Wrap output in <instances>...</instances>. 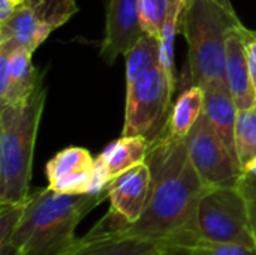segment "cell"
<instances>
[{"instance_id": "cell-1", "label": "cell", "mask_w": 256, "mask_h": 255, "mask_svg": "<svg viewBox=\"0 0 256 255\" xmlns=\"http://www.w3.org/2000/svg\"><path fill=\"white\" fill-rule=\"evenodd\" d=\"M146 162L152 173L146 209L135 224L122 227V231L180 246L195 245L200 240L196 210L208 186L190 161L186 140L171 135L166 126L150 143Z\"/></svg>"}, {"instance_id": "cell-2", "label": "cell", "mask_w": 256, "mask_h": 255, "mask_svg": "<svg viewBox=\"0 0 256 255\" xmlns=\"http://www.w3.org/2000/svg\"><path fill=\"white\" fill-rule=\"evenodd\" d=\"M105 200L108 189L98 194L39 189L30 195L26 215L9 243L18 255H64L78 239V224Z\"/></svg>"}, {"instance_id": "cell-3", "label": "cell", "mask_w": 256, "mask_h": 255, "mask_svg": "<svg viewBox=\"0 0 256 255\" xmlns=\"http://www.w3.org/2000/svg\"><path fill=\"white\" fill-rule=\"evenodd\" d=\"M46 89L40 81L30 99L0 107V204L24 201L32 179L33 152Z\"/></svg>"}, {"instance_id": "cell-4", "label": "cell", "mask_w": 256, "mask_h": 255, "mask_svg": "<svg viewBox=\"0 0 256 255\" xmlns=\"http://www.w3.org/2000/svg\"><path fill=\"white\" fill-rule=\"evenodd\" d=\"M238 26H242L240 18L214 0H188L178 33L189 45L192 86L204 89L214 80L226 81V41L230 32Z\"/></svg>"}, {"instance_id": "cell-5", "label": "cell", "mask_w": 256, "mask_h": 255, "mask_svg": "<svg viewBox=\"0 0 256 255\" xmlns=\"http://www.w3.org/2000/svg\"><path fill=\"white\" fill-rule=\"evenodd\" d=\"M174 90L160 63L128 86L123 137L156 140L168 126Z\"/></svg>"}, {"instance_id": "cell-6", "label": "cell", "mask_w": 256, "mask_h": 255, "mask_svg": "<svg viewBox=\"0 0 256 255\" xmlns=\"http://www.w3.org/2000/svg\"><path fill=\"white\" fill-rule=\"evenodd\" d=\"M200 240L256 246V240L238 186L208 188L196 210Z\"/></svg>"}, {"instance_id": "cell-7", "label": "cell", "mask_w": 256, "mask_h": 255, "mask_svg": "<svg viewBox=\"0 0 256 255\" xmlns=\"http://www.w3.org/2000/svg\"><path fill=\"white\" fill-rule=\"evenodd\" d=\"M184 140L190 161L208 188L237 186L243 168L204 113Z\"/></svg>"}, {"instance_id": "cell-8", "label": "cell", "mask_w": 256, "mask_h": 255, "mask_svg": "<svg viewBox=\"0 0 256 255\" xmlns=\"http://www.w3.org/2000/svg\"><path fill=\"white\" fill-rule=\"evenodd\" d=\"M129 225L112 209L82 237H78L64 255H160L172 246L168 240L146 239L122 231Z\"/></svg>"}, {"instance_id": "cell-9", "label": "cell", "mask_w": 256, "mask_h": 255, "mask_svg": "<svg viewBox=\"0 0 256 255\" xmlns=\"http://www.w3.org/2000/svg\"><path fill=\"white\" fill-rule=\"evenodd\" d=\"M48 188L62 194H98L108 189L102 165L82 147L58 152L45 168Z\"/></svg>"}, {"instance_id": "cell-10", "label": "cell", "mask_w": 256, "mask_h": 255, "mask_svg": "<svg viewBox=\"0 0 256 255\" xmlns=\"http://www.w3.org/2000/svg\"><path fill=\"white\" fill-rule=\"evenodd\" d=\"M140 21V0H108L106 30L100 47V56L106 63H114L120 54H126L142 36Z\"/></svg>"}, {"instance_id": "cell-11", "label": "cell", "mask_w": 256, "mask_h": 255, "mask_svg": "<svg viewBox=\"0 0 256 255\" xmlns=\"http://www.w3.org/2000/svg\"><path fill=\"white\" fill-rule=\"evenodd\" d=\"M152 173L147 162H141L116 176L108 183V200L117 215L129 225L135 224L147 204L150 194Z\"/></svg>"}, {"instance_id": "cell-12", "label": "cell", "mask_w": 256, "mask_h": 255, "mask_svg": "<svg viewBox=\"0 0 256 255\" xmlns=\"http://www.w3.org/2000/svg\"><path fill=\"white\" fill-rule=\"evenodd\" d=\"M40 81L42 75L32 65V53L0 50V107L27 102Z\"/></svg>"}, {"instance_id": "cell-13", "label": "cell", "mask_w": 256, "mask_h": 255, "mask_svg": "<svg viewBox=\"0 0 256 255\" xmlns=\"http://www.w3.org/2000/svg\"><path fill=\"white\" fill-rule=\"evenodd\" d=\"M51 32L52 29L22 3L4 23H0V50L9 53L26 50L33 54Z\"/></svg>"}, {"instance_id": "cell-14", "label": "cell", "mask_w": 256, "mask_h": 255, "mask_svg": "<svg viewBox=\"0 0 256 255\" xmlns=\"http://www.w3.org/2000/svg\"><path fill=\"white\" fill-rule=\"evenodd\" d=\"M242 26L234 27L226 41V83L237 108L246 110L256 104V90L249 72L248 50L240 30Z\"/></svg>"}, {"instance_id": "cell-15", "label": "cell", "mask_w": 256, "mask_h": 255, "mask_svg": "<svg viewBox=\"0 0 256 255\" xmlns=\"http://www.w3.org/2000/svg\"><path fill=\"white\" fill-rule=\"evenodd\" d=\"M216 132L228 149L237 156L236 150V120L238 108L224 80H214L204 87V111ZM238 159V156H237Z\"/></svg>"}, {"instance_id": "cell-16", "label": "cell", "mask_w": 256, "mask_h": 255, "mask_svg": "<svg viewBox=\"0 0 256 255\" xmlns=\"http://www.w3.org/2000/svg\"><path fill=\"white\" fill-rule=\"evenodd\" d=\"M150 149V141L144 137H122L108 144L96 158L106 173L110 182L126 170L146 162Z\"/></svg>"}, {"instance_id": "cell-17", "label": "cell", "mask_w": 256, "mask_h": 255, "mask_svg": "<svg viewBox=\"0 0 256 255\" xmlns=\"http://www.w3.org/2000/svg\"><path fill=\"white\" fill-rule=\"evenodd\" d=\"M204 111V89L190 86L176 101L171 108L168 131L177 138H184Z\"/></svg>"}, {"instance_id": "cell-18", "label": "cell", "mask_w": 256, "mask_h": 255, "mask_svg": "<svg viewBox=\"0 0 256 255\" xmlns=\"http://www.w3.org/2000/svg\"><path fill=\"white\" fill-rule=\"evenodd\" d=\"M126 83L134 84L147 71L159 65L160 38L144 35L126 54Z\"/></svg>"}, {"instance_id": "cell-19", "label": "cell", "mask_w": 256, "mask_h": 255, "mask_svg": "<svg viewBox=\"0 0 256 255\" xmlns=\"http://www.w3.org/2000/svg\"><path fill=\"white\" fill-rule=\"evenodd\" d=\"M236 150L243 170L256 158V104L237 113Z\"/></svg>"}, {"instance_id": "cell-20", "label": "cell", "mask_w": 256, "mask_h": 255, "mask_svg": "<svg viewBox=\"0 0 256 255\" xmlns=\"http://www.w3.org/2000/svg\"><path fill=\"white\" fill-rule=\"evenodd\" d=\"M24 3L52 30L63 26L78 11L75 0H24Z\"/></svg>"}, {"instance_id": "cell-21", "label": "cell", "mask_w": 256, "mask_h": 255, "mask_svg": "<svg viewBox=\"0 0 256 255\" xmlns=\"http://www.w3.org/2000/svg\"><path fill=\"white\" fill-rule=\"evenodd\" d=\"M174 2L176 0H140V21L144 33L160 38Z\"/></svg>"}, {"instance_id": "cell-22", "label": "cell", "mask_w": 256, "mask_h": 255, "mask_svg": "<svg viewBox=\"0 0 256 255\" xmlns=\"http://www.w3.org/2000/svg\"><path fill=\"white\" fill-rule=\"evenodd\" d=\"M30 195L20 203H12V204H0V246L8 245L18 230L27 206H28Z\"/></svg>"}, {"instance_id": "cell-23", "label": "cell", "mask_w": 256, "mask_h": 255, "mask_svg": "<svg viewBox=\"0 0 256 255\" xmlns=\"http://www.w3.org/2000/svg\"><path fill=\"white\" fill-rule=\"evenodd\" d=\"M195 255H256V246L238 243H216L208 240H198L189 246Z\"/></svg>"}, {"instance_id": "cell-24", "label": "cell", "mask_w": 256, "mask_h": 255, "mask_svg": "<svg viewBox=\"0 0 256 255\" xmlns=\"http://www.w3.org/2000/svg\"><path fill=\"white\" fill-rule=\"evenodd\" d=\"M237 186L244 197L250 228L256 240V174L250 171H243Z\"/></svg>"}, {"instance_id": "cell-25", "label": "cell", "mask_w": 256, "mask_h": 255, "mask_svg": "<svg viewBox=\"0 0 256 255\" xmlns=\"http://www.w3.org/2000/svg\"><path fill=\"white\" fill-rule=\"evenodd\" d=\"M22 3L24 0H0V23H4Z\"/></svg>"}, {"instance_id": "cell-26", "label": "cell", "mask_w": 256, "mask_h": 255, "mask_svg": "<svg viewBox=\"0 0 256 255\" xmlns=\"http://www.w3.org/2000/svg\"><path fill=\"white\" fill-rule=\"evenodd\" d=\"M240 30H242V35H243V39H244V44H246L248 54L256 60V32L248 30L244 26H242Z\"/></svg>"}, {"instance_id": "cell-27", "label": "cell", "mask_w": 256, "mask_h": 255, "mask_svg": "<svg viewBox=\"0 0 256 255\" xmlns=\"http://www.w3.org/2000/svg\"><path fill=\"white\" fill-rule=\"evenodd\" d=\"M160 255H195L189 246H172L164 251Z\"/></svg>"}, {"instance_id": "cell-28", "label": "cell", "mask_w": 256, "mask_h": 255, "mask_svg": "<svg viewBox=\"0 0 256 255\" xmlns=\"http://www.w3.org/2000/svg\"><path fill=\"white\" fill-rule=\"evenodd\" d=\"M0 255H18V252L14 245L8 243V245L0 246Z\"/></svg>"}, {"instance_id": "cell-29", "label": "cell", "mask_w": 256, "mask_h": 255, "mask_svg": "<svg viewBox=\"0 0 256 255\" xmlns=\"http://www.w3.org/2000/svg\"><path fill=\"white\" fill-rule=\"evenodd\" d=\"M218 5H220L225 11H228V12H231V14H236V11H234V8H232V3H231V0H214ZM237 15V14H236Z\"/></svg>"}, {"instance_id": "cell-30", "label": "cell", "mask_w": 256, "mask_h": 255, "mask_svg": "<svg viewBox=\"0 0 256 255\" xmlns=\"http://www.w3.org/2000/svg\"><path fill=\"white\" fill-rule=\"evenodd\" d=\"M243 171H250V173H254V174H256V158L243 170Z\"/></svg>"}]
</instances>
